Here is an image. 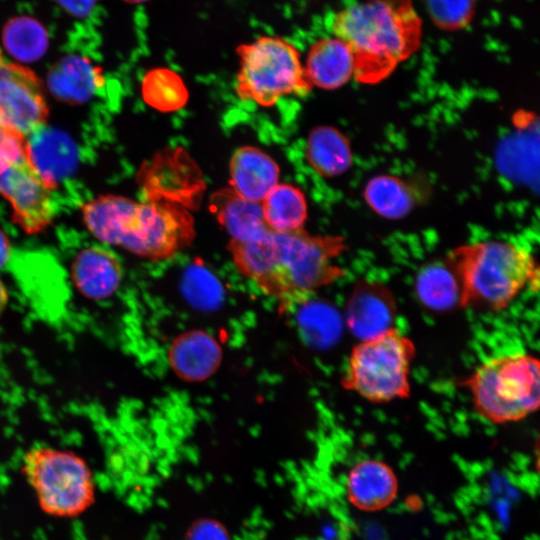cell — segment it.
Here are the masks:
<instances>
[{
    "label": "cell",
    "instance_id": "1",
    "mask_svg": "<svg viewBox=\"0 0 540 540\" xmlns=\"http://www.w3.org/2000/svg\"><path fill=\"white\" fill-rule=\"evenodd\" d=\"M228 248L237 270L285 309L345 275L335 263L347 250L340 235L271 231L252 242L231 240Z\"/></svg>",
    "mask_w": 540,
    "mask_h": 540
},
{
    "label": "cell",
    "instance_id": "2",
    "mask_svg": "<svg viewBox=\"0 0 540 540\" xmlns=\"http://www.w3.org/2000/svg\"><path fill=\"white\" fill-rule=\"evenodd\" d=\"M332 32L351 50L354 77L376 84L416 52L421 20L410 0H365L337 12Z\"/></svg>",
    "mask_w": 540,
    "mask_h": 540
},
{
    "label": "cell",
    "instance_id": "3",
    "mask_svg": "<svg viewBox=\"0 0 540 540\" xmlns=\"http://www.w3.org/2000/svg\"><path fill=\"white\" fill-rule=\"evenodd\" d=\"M84 224L100 241L120 246L149 260H164L195 236L191 214L160 198L138 202L119 195H101L82 207Z\"/></svg>",
    "mask_w": 540,
    "mask_h": 540
},
{
    "label": "cell",
    "instance_id": "4",
    "mask_svg": "<svg viewBox=\"0 0 540 540\" xmlns=\"http://www.w3.org/2000/svg\"><path fill=\"white\" fill-rule=\"evenodd\" d=\"M446 262L460 285V307L500 312L524 289L537 291L539 267L525 248L487 240L454 248Z\"/></svg>",
    "mask_w": 540,
    "mask_h": 540
},
{
    "label": "cell",
    "instance_id": "5",
    "mask_svg": "<svg viewBox=\"0 0 540 540\" xmlns=\"http://www.w3.org/2000/svg\"><path fill=\"white\" fill-rule=\"evenodd\" d=\"M460 386L468 389L475 412L493 424L520 421L540 405V362L528 353L490 358Z\"/></svg>",
    "mask_w": 540,
    "mask_h": 540
},
{
    "label": "cell",
    "instance_id": "6",
    "mask_svg": "<svg viewBox=\"0 0 540 540\" xmlns=\"http://www.w3.org/2000/svg\"><path fill=\"white\" fill-rule=\"evenodd\" d=\"M415 355L414 342L396 328L359 341L351 350L341 385L372 403L409 398Z\"/></svg>",
    "mask_w": 540,
    "mask_h": 540
},
{
    "label": "cell",
    "instance_id": "7",
    "mask_svg": "<svg viewBox=\"0 0 540 540\" xmlns=\"http://www.w3.org/2000/svg\"><path fill=\"white\" fill-rule=\"evenodd\" d=\"M240 68L235 90L243 101L262 107L273 106L279 98L305 95L312 89L299 50L278 36H260L237 47Z\"/></svg>",
    "mask_w": 540,
    "mask_h": 540
},
{
    "label": "cell",
    "instance_id": "8",
    "mask_svg": "<svg viewBox=\"0 0 540 540\" xmlns=\"http://www.w3.org/2000/svg\"><path fill=\"white\" fill-rule=\"evenodd\" d=\"M22 473L48 515L77 517L95 501V483L86 461L72 451L47 446L29 449Z\"/></svg>",
    "mask_w": 540,
    "mask_h": 540
},
{
    "label": "cell",
    "instance_id": "9",
    "mask_svg": "<svg viewBox=\"0 0 540 540\" xmlns=\"http://www.w3.org/2000/svg\"><path fill=\"white\" fill-rule=\"evenodd\" d=\"M55 189L32 164L27 151L0 173V195L12 207L13 222L28 234H38L51 225Z\"/></svg>",
    "mask_w": 540,
    "mask_h": 540
},
{
    "label": "cell",
    "instance_id": "10",
    "mask_svg": "<svg viewBox=\"0 0 540 540\" xmlns=\"http://www.w3.org/2000/svg\"><path fill=\"white\" fill-rule=\"evenodd\" d=\"M48 115L39 77L0 52V123L26 138L45 125Z\"/></svg>",
    "mask_w": 540,
    "mask_h": 540
},
{
    "label": "cell",
    "instance_id": "11",
    "mask_svg": "<svg viewBox=\"0 0 540 540\" xmlns=\"http://www.w3.org/2000/svg\"><path fill=\"white\" fill-rule=\"evenodd\" d=\"M397 300L384 283L359 279L346 301L344 319L359 341L376 338L395 328Z\"/></svg>",
    "mask_w": 540,
    "mask_h": 540
},
{
    "label": "cell",
    "instance_id": "12",
    "mask_svg": "<svg viewBox=\"0 0 540 540\" xmlns=\"http://www.w3.org/2000/svg\"><path fill=\"white\" fill-rule=\"evenodd\" d=\"M346 492L350 503L365 512L389 506L398 493V479L393 469L380 460L365 459L348 473Z\"/></svg>",
    "mask_w": 540,
    "mask_h": 540
},
{
    "label": "cell",
    "instance_id": "13",
    "mask_svg": "<svg viewBox=\"0 0 540 540\" xmlns=\"http://www.w3.org/2000/svg\"><path fill=\"white\" fill-rule=\"evenodd\" d=\"M71 276L77 290L88 299L102 300L119 288L123 270L118 257L105 247L84 248L74 258Z\"/></svg>",
    "mask_w": 540,
    "mask_h": 540
},
{
    "label": "cell",
    "instance_id": "14",
    "mask_svg": "<svg viewBox=\"0 0 540 540\" xmlns=\"http://www.w3.org/2000/svg\"><path fill=\"white\" fill-rule=\"evenodd\" d=\"M168 359L181 379L198 382L208 379L220 366L222 349L216 339L202 330L187 331L171 344Z\"/></svg>",
    "mask_w": 540,
    "mask_h": 540
},
{
    "label": "cell",
    "instance_id": "15",
    "mask_svg": "<svg viewBox=\"0 0 540 540\" xmlns=\"http://www.w3.org/2000/svg\"><path fill=\"white\" fill-rule=\"evenodd\" d=\"M209 206L231 240L252 242L271 232L264 220L261 202L246 199L230 187L214 192Z\"/></svg>",
    "mask_w": 540,
    "mask_h": 540
},
{
    "label": "cell",
    "instance_id": "16",
    "mask_svg": "<svg viewBox=\"0 0 540 540\" xmlns=\"http://www.w3.org/2000/svg\"><path fill=\"white\" fill-rule=\"evenodd\" d=\"M229 173L230 188L246 199L261 202L278 184L280 169L262 150L244 146L232 154Z\"/></svg>",
    "mask_w": 540,
    "mask_h": 540
},
{
    "label": "cell",
    "instance_id": "17",
    "mask_svg": "<svg viewBox=\"0 0 540 540\" xmlns=\"http://www.w3.org/2000/svg\"><path fill=\"white\" fill-rule=\"evenodd\" d=\"M350 48L337 37L322 38L309 49L304 69L312 86L334 90L354 75Z\"/></svg>",
    "mask_w": 540,
    "mask_h": 540
},
{
    "label": "cell",
    "instance_id": "18",
    "mask_svg": "<svg viewBox=\"0 0 540 540\" xmlns=\"http://www.w3.org/2000/svg\"><path fill=\"white\" fill-rule=\"evenodd\" d=\"M26 151L32 164L51 184L68 174L75 163V149L70 139L58 131L44 130V126L25 139Z\"/></svg>",
    "mask_w": 540,
    "mask_h": 540
},
{
    "label": "cell",
    "instance_id": "19",
    "mask_svg": "<svg viewBox=\"0 0 540 540\" xmlns=\"http://www.w3.org/2000/svg\"><path fill=\"white\" fill-rule=\"evenodd\" d=\"M48 86L54 96L69 103L88 100L102 85L100 68L80 56H67L57 62L48 74Z\"/></svg>",
    "mask_w": 540,
    "mask_h": 540
},
{
    "label": "cell",
    "instance_id": "20",
    "mask_svg": "<svg viewBox=\"0 0 540 540\" xmlns=\"http://www.w3.org/2000/svg\"><path fill=\"white\" fill-rule=\"evenodd\" d=\"M306 157L321 176L336 177L352 164V151L346 136L331 126L313 128L306 142Z\"/></svg>",
    "mask_w": 540,
    "mask_h": 540
},
{
    "label": "cell",
    "instance_id": "21",
    "mask_svg": "<svg viewBox=\"0 0 540 540\" xmlns=\"http://www.w3.org/2000/svg\"><path fill=\"white\" fill-rule=\"evenodd\" d=\"M414 289L420 303L431 311L460 308L459 281L446 260L423 266L416 275Z\"/></svg>",
    "mask_w": 540,
    "mask_h": 540
},
{
    "label": "cell",
    "instance_id": "22",
    "mask_svg": "<svg viewBox=\"0 0 540 540\" xmlns=\"http://www.w3.org/2000/svg\"><path fill=\"white\" fill-rule=\"evenodd\" d=\"M264 220L272 232L289 233L303 229L307 201L298 187L276 184L261 201Z\"/></svg>",
    "mask_w": 540,
    "mask_h": 540
},
{
    "label": "cell",
    "instance_id": "23",
    "mask_svg": "<svg viewBox=\"0 0 540 540\" xmlns=\"http://www.w3.org/2000/svg\"><path fill=\"white\" fill-rule=\"evenodd\" d=\"M367 205L386 219H401L415 204L412 188L402 179L392 175H378L370 179L364 188Z\"/></svg>",
    "mask_w": 540,
    "mask_h": 540
},
{
    "label": "cell",
    "instance_id": "24",
    "mask_svg": "<svg viewBox=\"0 0 540 540\" xmlns=\"http://www.w3.org/2000/svg\"><path fill=\"white\" fill-rule=\"evenodd\" d=\"M3 44L15 59L33 62L40 59L47 50L48 36L44 27L30 17L10 20L3 30Z\"/></svg>",
    "mask_w": 540,
    "mask_h": 540
},
{
    "label": "cell",
    "instance_id": "25",
    "mask_svg": "<svg viewBox=\"0 0 540 540\" xmlns=\"http://www.w3.org/2000/svg\"><path fill=\"white\" fill-rule=\"evenodd\" d=\"M142 95L151 107L165 112L181 108L188 99L181 77L168 68H155L145 75Z\"/></svg>",
    "mask_w": 540,
    "mask_h": 540
},
{
    "label": "cell",
    "instance_id": "26",
    "mask_svg": "<svg viewBox=\"0 0 540 540\" xmlns=\"http://www.w3.org/2000/svg\"><path fill=\"white\" fill-rule=\"evenodd\" d=\"M309 298L292 306L301 307L297 313L301 331L310 343L331 344L339 335V317L330 306L309 302Z\"/></svg>",
    "mask_w": 540,
    "mask_h": 540
},
{
    "label": "cell",
    "instance_id": "27",
    "mask_svg": "<svg viewBox=\"0 0 540 540\" xmlns=\"http://www.w3.org/2000/svg\"><path fill=\"white\" fill-rule=\"evenodd\" d=\"M434 24L444 30L464 28L474 14V0H425Z\"/></svg>",
    "mask_w": 540,
    "mask_h": 540
},
{
    "label": "cell",
    "instance_id": "28",
    "mask_svg": "<svg viewBox=\"0 0 540 540\" xmlns=\"http://www.w3.org/2000/svg\"><path fill=\"white\" fill-rule=\"evenodd\" d=\"M184 290L188 299L196 306L206 308L217 305L221 295L218 281L210 272L197 265L187 270Z\"/></svg>",
    "mask_w": 540,
    "mask_h": 540
},
{
    "label": "cell",
    "instance_id": "29",
    "mask_svg": "<svg viewBox=\"0 0 540 540\" xmlns=\"http://www.w3.org/2000/svg\"><path fill=\"white\" fill-rule=\"evenodd\" d=\"M25 139L0 123V173L26 152Z\"/></svg>",
    "mask_w": 540,
    "mask_h": 540
},
{
    "label": "cell",
    "instance_id": "30",
    "mask_svg": "<svg viewBox=\"0 0 540 540\" xmlns=\"http://www.w3.org/2000/svg\"><path fill=\"white\" fill-rule=\"evenodd\" d=\"M189 540H226V536L216 524H201L192 531Z\"/></svg>",
    "mask_w": 540,
    "mask_h": 540
},
{
    "label": "cell",
    "instance_id": "31",
    "mask_svg": "<svg viewBox=\"0 0 540 540\" xmlns=\"http://www.w3.org/2000/svg\"><path fill=\"white\" fill-rule=\"evenodd\" d=\"M69 11L77 15H85L92 8L94 0H58Z\"/></svg>",
    "mask_w": 540,
    "mask_h": 540
},
{
    "label": "cell",
    "instance_id": "32",
    "mask_svg": "<svg viewBox=\"0 0 540 540\" xmlns=\"http://www.w3.org/2000/svg\"><path fill=\"white\" fill-rule=\"evenodd\" d=\"M11 255V245L6 234L0 229V269L6 265Z\"/></svg>",
    "mask_w": 540,
    "mask_h": 540
},
{
    "label": "cell",
    "instance_id": "33",
    "mask_svg": "<svg viewBox=\"0 0 540 540\" xmlns=\"http://www.w3.org/2000/svg\"><path fill=\"white\" fill-rule=\"evenodd\" d=\"M9 300L8 290L4 282L0 279V316L4 312Z\"/></svg>",
    "mask_w": 540,
    "mask_h": 540
},
{
    "label": "cell",
    "instance_id": "34",
    "mask_svg": "<svg viewBox=\"0 0 540 540\" xmlns=\"http://www.w3.org/2000/svg\"><path fill=\"white\" fill-rule=\"evenodd\" d=\"M127 2H131V3H139V2H143L145 0H125Z\"/></svg>",
    "mask_w": 540,
    "mask_h": 540
}]
</instances>
